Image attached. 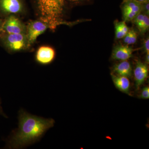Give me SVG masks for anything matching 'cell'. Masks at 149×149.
<instances>
[{"label": "cell", "instance_id": "14", "mask_svg": "<svg viewBox=\"0 0 149 149\" xmlns=\"http://www.w3.org/2000/svg\"><path fill=\"white\" fill-rule=\"evenodd\" d=\"M137 34L134 29L129 30L127 34L123 37V42L127 45H133L137 41Z\"/></svg>", "mask_w": 149, "mask_h": 149}, {"label": "cell", "instance_id": "13", "mask_svg": "<svg viewBox=\"0 0 149 149\" xmlns=\"http://www.w3.org/2000/svg\"><path fill=\"white\" fill-rule=\"evenodd\" d=\"M115 35L116 39H122L129 31L126 22L124 21H116L115 22Z\"/></svg>", "mask_w": 149, "mask_h": 149}, {"label": "cell", "instance_id": "11", "mask_svg": "<svg viewBox=\"0 0 149 149\" xmlns=\"http://www.w3.org/2000/svg\"><path fill=\"white\" fill-rule=\"evenodd\" d=\"M111 78L116 88L123 93L130 95V84L128 77L111 74Z\"/></svg>", "mask_w": 149, "mask_h": 149}, {"label": "cell", "instance_id": "9", "mask_svg": "<svg viewBox=\"0 0 149 149\" xmlns=\"http://www.w3.org/2000/svg\"><path fill=\"white\" fill-rule=\"evenodd\" d=\"M148 74L149 69L147 64L138 61L134 70V79L137 90H139L146 80Z\"/></svg>", "mask_w": 149, "mask_h": 149}, {"label": "cell", "instance_id": "20", "mask_svg": "<svg viewBox=\"0 0 149 149\" xmlns=\"http://www.w3.org/2000/svg\"><path fill=\"white\" fill-rule=\"evenodd\" d=\"M133 1H136V2L141 3L149 2V0H133Z\"/></svg>", "mask_w": 149, "mask_h": 149}, {"label": "cell", "instance_id": "12", "mask_svg": "<svg viewBox=\"0 0 149 149\" xmlns=\"http://www.w3.org/2000/svg\"><path fill=\"white\" fill-rule=\"evenodd\" d=\"M112 70L114 74L116 75L128 78L132 76V66L130 62L127 60L122 61L115 65Z\"/></svg>", "mask_w": 149, "mask_h": 149}, {"label": "cell", "instance_id": "10", "mask_svg": "<svg viewBox=\"0 0 149 149\" xmlns=\"http://www.w3.org/2000/svg\"><path fill=\"white\" fill-rule=\"evenodd\" d=\"M134 50L128 45H120L114 48L111 54V58L116 60L125 61L132 57Z\"/></svg>", "mask_w": 149, "mask_h": 149}, {"label": "cell", "instance_id": "7", "mask_svg": "<svg viewBox=\"0 0 149 149\" xmlns=\"http://www.w3.org/2000/svg\"><path fill=\"white\" fill-rule=\"evenodd\" d=\"M56 56L54 49L49 46H43L37 50L35 55V60L42 65H47L54 61Z\"/></svg>", "mask_w": 149, "mask_h": 149}, {"label": "cell", "instance_id": "15", "mask_svg": "<svg viewBox=\"0 0 149 149\" xmlns=\"http://www.w3.org/2000/svg\"><path fill=\"white\" fill-rule=\"evenodd\" d=\"M140 32L145 33L148 30L149 28V18L148 15H144L142 21L137 25Z\"/></svg>", "mask_w": 149, "mask_h": 149}, {"label": "cell", "instance_id": "21", "mask_svg": "<svg viewBox=\"0 0 149 149\" xmlns=\"http://www.w3.org/2000/svg\"><path fill=\"white\" fill-rule=\"evenodd\" d=\"M146 64H148L149 63V54H146Z\"/></svg>", "mask_w": 149, "mask_h": 149}, {"label": "cell", "instance_id": "19", "mask_svg": "<svg viewBox=\"0 0 149 149\" xmlns=\"http://www.w3.org/2000/svg\"><path fill=\"white\" fill-rule=\"evenodd\" d=\"M1 99H0V115H1L4 116L5 117L7 118V116L3 112L2 108V107L1 106Z\"/></svg>", "mask_w": 149, "mask_h": 149}, {"label": "cell", "instance_id": "6", "mask_svg": "<svg viewBox=\"0 0 149 149\" xmlns=\"http://www.w3.org/2000/svg\"><path fill=\"white\" fill-rule=\"evenodd\" d=\"M122 10L123 21H133L142 12V3L133 0H125Z\"/></svg>", "mask_w": 149, "mask_h": 149}, {"label": "cell", "instance_id": "3", "mask_svg": "<svg viewBox=\"0 0 149 149\" xmlns=\"http://www.w3.org/2000/svg\"><path fill=\"white\" fill-rule=\"evenodd\" d=\"M2 40L5 45L11 52H19L29 47L25 34L5 33Z\"/></svg>", "mask_w": 149, "mask_h": 149}, {"label": "cell", "instance_id": "1", "mask_svg": "<svg viewBox=\"0 0 149 149\" xmlns=\"http://www.w3.org/2000/svg\"><path fill=\"white\" fill-rule=\"evenodd\" d=\"M18 128L13 130L7 141L9 149H22L40 141L46 132L53 127L55 120L34 115L26 111L18 112Z\"/></svg>", "mask_w": 149, "mask_h": 149}, {"label": "cell", "instance_id": "17", "mask_svg": "<svg viewBox=\"0 0 149 149\" xmlns=\"http://www.w3.org/2000/svg\"><path fill=\"white\" fill-rule=\"evenodd\" d=\"M142 13L146 15H149V2L143 3H142Z\"/></svg>", "mask_w": 149, "mask_h": 149}, {"label": "cell", "instance_id": "8", "mask_svg": "<svg viewBox=\"0 0 149 149\" xmlns=\"http://www.w3.org/2000/svg\"><path fill=\"white\" fill-rule=\"evenodd\" d=\"M24 6L21 0H0V10L7 14L21 13Z\"/></svg>", "mask_w": 149, "mask_h": 149}, {"label": "cell", "instance_id": "4", "mask_svg": "<svg viewBox=\"0 0 149 149\" xmlns=\"http://www.w3.org/2000/svg\"><path fill=\"white\" fill-rule=\"evenodd\" d=\"M49 28L52 29L50 24L41 19L29 22L26 26V33L29 47L35 42L37 37Z\"/></svg>", "mask_w": 149, "mask_h": 149}, {"label": "cell", "instance_id": "2", "mask_svg": "<svg viewBox=\"0 0 149 149\" xmlns=\"http://www.w3.org/2000/svg\"><path fill=\"white\" fill-rule=\"evenodd\" d=\"M37 8L40 19L48 22L54 30L59 24H64L62 21L65 6L64 0H37Z\"/></svg>", "mask_w": 149, "mask_h": 149}, {"label": "cell", "instance_id": "18", "mask_svg": "<svg viewBox=\"0 0 149 149\" xmlns=\"http://www.w3.org/2000/svg\"><path fill=\"white\" fill-rule=\"evenodd\" d=\"M144 47L146 54H149V38H147L144 42Z\"/></svg>", "mask_w": 149, "mask_h": 149}, {"label": "cell", "instance_id": "23", "mask_svg": "<svg viewBox=\"0 0 149 149\" xmlns=\"http://www.w3.org/2000/svg\"><path fill=\"white\" fill-rule=\"evenodd\" d=\"M70 1L72 2H77L80 1H83V0H69Z\"/></svg>", "mask_w": 149, "mask_h": 149}, {"label": "cell", "instance_id": "5", "mask_svg": "<svg viewBox=\"0 0 149 149\" xmlns=\"http://www.w3.org/2000/svg\"><path fill=\"white\" fill-rule=\"evenodd\" d=\"M2 32L7 34H25L26 26L15 15H11L3 22Z\"/></svg>", "mask_w": 149, "mask_h": 149}, {"label": "cell", "instance_id": "16", "mask_svg": "<svg viewBox=\"0 0 149 149\" xmlns=\"http://www.w3.org/2000/svg\"><path fill=\"white\" fill-rule=\"evenodd\" d=\"M139 98L142 99H149V87L148 86L144 87L142 89L141 95L139 96Z\"/></svg>", "mask_w": 149, "mask_h": 149}, {"label": "cell", "instance_id": "22", "mask_svg": "<svg viewBox=\"0 0 149 149\" xmlns=\"http://www.w3.org/2000/svg\"><path fill=\"white\" fill-rule=\"evenodd\" d=\"M3 22L1 19H0V32H2V25Z\"/></svg>", "mask_w": 149, "mask_h": 149}]
</instances>
